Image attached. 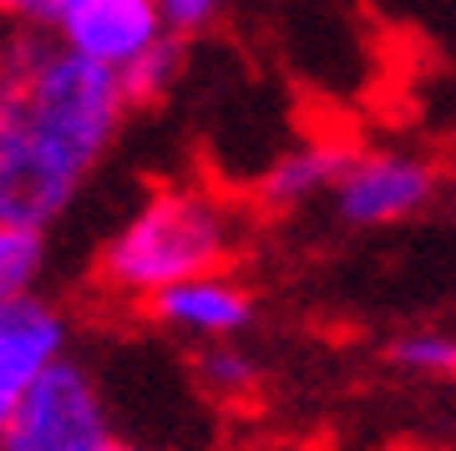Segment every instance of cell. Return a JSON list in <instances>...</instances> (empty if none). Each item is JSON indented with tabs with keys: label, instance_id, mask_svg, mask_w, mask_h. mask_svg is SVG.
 <instances>
[{
	"label": "cell",
	"instance_id": "1",
	"mask_svg": "<svg viewBox=\"0 0 456 451\" xmlns=\"http://www.w3.org/2000/svg\"><path fill=\"white\" fill-rule=\"evenodd\" d=\"M127 107L112 66L56 36H16L0 51V218L51 228L107 158Z\"/></svg>",
	"mask_w": 456,
	"mask_h": 451
},
{
	"label": "cell",
	"instance_id": "2",
	"mask_svg": "<svg viewBox=\"0 0 456 451\" xmlns=\"http://www.w3.org/2000/svg\"><path fill=\"white\" fill-rule=\"evenodd\" d=\"M239 243H244V213L224 193L167 183V188H152L102 243L97 284L112 299L147 305L178 279L228 269Z\"/></svg>",
	"mask_w": 456,
	"mask_h": 451
},
{
	"label": "cell",
	"instance_id": "3",
	"mask_svg": "<svg viewBox=\"0 0 456 451\" xmlns=\"http://www.w3.org/2000/svg\"><path fill=\"white\" fill-rule=\"evenodd\" d=\"M112 441V421L97 381L82 360L61 355L26 401L0 421V451H102Z\"/></svg>",
	"mask_w": 456,
	"mask_h": 451
},
{
	"label": "cell",
	"instance_id": "4",
	"mask_svg": "<svg viewBox=\"0 0 456 451\" xmlns=\"http://www.w3.org/2000/svg\"><path fill=\"white\" fill-rule=\"evenodd\" d=\"M441 193V173L431 158L406 147H365L350 152L335 177L330 209L345 228H391L426 213Z\"/></svg>",
	"mask_w": 456,
	"mask_h": 451
},
{
	"label": "cell",
	"instance_id": "5",
	"mask_svg": "<svg viewBox=\"0 0 456 451\" xmlns=\"http://www.w3.org/2000/svg\"><path fill=\"white\" fill-rule=\"evenodd\" d=\"M51 36L66 51H77L97 66H112L122 77L137 56L167 41L173 26H167L163 0H61Z\"/></svg>",
	"mask_w": 456,
	"mask_h": 451
},
{
	"label": "cell",
	"instance_id": "6",
	"mask_svg": "<svg viewBox=\"0 0 456 451\" xmlns=\"http://www.w3.org/2000/svg\"><path fill=\"white\" fill-rule=\"evenodd\" d=\"M66 315L41 294L0 305V421L66 355Z\"/></svg>",
	"mask_w": 456,
	"mask_h": 451
},
{
	"label": "cell",
	"instance_id": "7",
	"mask_svg": "<svg viewBox=\"0 0 456 451\" xmlns=\"http://www.w3.org/2000/svg\"><path fill=\"white\" fill-rule=\"evenodd\" d=\"M147 315L163 330H173V335L213 345V340H239L254 324V294L228 269H208V275L178 279L163 294H152Z\"/></svg>",
	"mask_w": 456,
	"mask_h": 451
},
{
	"label": "cell",
	"instance_id": "8",
	"mask_svg": "<svg viewBox=\"0 0 456 451\" xmlns=\"http://www.w3.org/2000/svg\"><path fill=\"white\" fill-rule=\"evenodd\" d=\"M345 158H350V152H340V147H330V143L294 147V152L269 162V173H264V183H259V198L269 209H305L314 198H330Z\"/></svg>",
	"mask_w": 456,
	"mask_h": 451
},
{
	"label": "cell",
	"instance_id": "9",
	"mask_svg": "<svg viewBox=\"0 0 456 451\" xmlns=\"http://www.w3.org/2000/svg\"><path fill=\"white\" fill-rule=\"evenodd\" d=\"M46 275V228L0 218V305L36 294Z\"/></svg>",
	"mask_w": 456,
	"mask_h": 451
},
{
	"label": "cell",
	"instance_id": "10",
	"mask_svg": "<svg viewBox=\"0 0 456 451\" xmlns=\"http://www.w3.org/2000/svg\"><path fill=\"white\" fill-rule=\"evenodd\" d=\"M386 360H391L401 375L456 381V330H446V324H416V330L391 340Z\"/></svg>",
	"mask_w": 456,
	"mask_h": 451
},
{
	"label": "cell",
	"instance_id": "11",
	"mask_svg": "<svg viewBox=\"0 0 456 451\" xmlns=\"http://www.w3.org/2000/svg\"><path fill=\"white\" fill-rule=\"evenodd\" d=\"M193 375H198V386L208 390V396H218V401H244V396L259 390V360L248 350H239L233 340L203 345L193 360Z\"/></svg>",
	"mask_w": 456,
	"mask_h": 451
},
{
	"label": "cell",
	"instance_id": "12",
	"mask_svg": "<svg viewBox=\"0 0 456 451\" xmlns=\"http://www.w3.org/2000/svg\"><path fill=\"white\" fill-rule=\"evenodd\" d=\"M183 36L173 31L167 41H158V46L147 51V56H137V62L122 71V86H127L132 102H158L178 81V66H183V51H178Z\"/></svg>",
	"mask_w": 456,
	"mask_h": 451
},
{
	"label": "cell",
	"instance_id": "13",
	"mask_svg": "<svg viewBox=\"0 0 456 451\" xmlns=\"http://www.w3.org/2000/svg\"><path fill=\"white\" fill-rule=\"evenodd\" d=\"M224 5H228V0H163L167 26H173L178 36H198V31H208L213 20L224 16Z\"/></svg>",
	"mask_w": 456,
	"mask_h": 451
},
{
	"label": "cell",
	"instance_id": "14",
	"mask_svg": "<svg viewBox=\"0 0 456 451\" xmlns=\"http://www.w3.org/2000/svg\"><path fill=\"white\" fill-rule=\"evenodd\" d=\"M56 5H61V0H0V16L16 20L20 31H51Z\"/></svg>",
	"mask_w": 456,
	"mask_h": 451
},
{
	"label": "cell",
	"instance_id": "15",
	"mask_svg": "<svg viewBox=\"0 0 456 451\" xmlns=\"http://www.w3.org/2000/svg\"><path fill=\"white\" fill-rule=\"evenodd\" d=\"M102 451H147V447H132V441H117V436H112V441H107Z\"/></svg>",
	"mask_w": 456,
	"mask_h": 451
},
{
	"label": "cell",
	"instance_id": "16",
	"mask_svg": "<svg viewBox=\"0 0 456 451\" xmlns=\"http://www.w3.org/2000/svg\"><path fill=\"white\" fill-rule=\"evenodd\" d=\"M452 213H456V177H452Z\"/></svg>",
	"mask_w": 456,
	"mask_h": 451
}]
</instances>
